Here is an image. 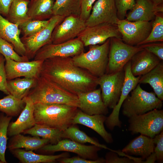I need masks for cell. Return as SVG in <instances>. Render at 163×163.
Instances as JSON below:
<instances>
[{
	"instance_id": "1",
	"label": "cell",
	"mask_w": 163,
	"mask_h": 163,
	"mask_svg": "<svg viewBox=\"0 0 163 163\" xmlns=\"http://www.w3.org/2000/svg\"><path fill=\"white\" fill-rule=\"evenodd\" d=\"M40 76L77 95L94 90L98 85L99 78L75 66L71 57H54L44 60Z\"/></svg>"
},
{
	"instance_id": "2",
	"label": "cell",
	"mask_w": 163,
	"mask_h": 163,
	"mask_svg": "<svg viewBox=\"0 0 163 163\" xmlns=\"http://www.w3.org/2000/svg\"><path fill=\"white\" fill-rule=\"evenodd\" d=\"M27 96L34 104H65L78 108L80 105L77 95L41 76L37 79L35 86Z\"/></svg>"
},
{
	"instance_id": "3",
	"label": "cell",
	"mask_w": 163,
	"mask_h": 163,
	"mask_svg": "<svg viewBox=\"0 0 163 163\" xmlns=\"http://www.w3.org/2000/svg\"><path fill=\"white\" fill-rule=\"evenodd\" d=\"M78 108L65 104H34V115L36 124L64 131L72 125Z\"/></svg>"
},
{
	"instance_id": "4",
	"label": "cell",
	"mask_w": 163,
	"mask_h": 163,
	"mask_svg": "<svg viewBox=\"0 0 163 163\" xmlns=\"http://www.w3.org/2000/svg\"><path fill=\"white\" fill-rule=\"evenodd\" d=\"M110 38L102 44L89 46L88 52L83 51L72 57L74 64L98 78L105 74L108 60Z\"/></svg>"
},
{
	"instance_id": "5",
	"label": "cell",
	"mask_w": 163,
	"mask_h": 163,
	"mask_svg": "<svg viewBox=\"0 0 163 163\" xmlns=\"http://www.w3.org/2000/svg\"><path fill=\"white\" fill-rule=\"evenodd\" d=\"M162 101L154 92L143 90L138 84L123 101L121 107L123 115L128 118L141 115L155 109H161Z\"/></svg>"
},
{
	"instance_id": "6",
	"label": "cell",
	"mask_w": 163,
	"mask_h": 163,
	"mask_svg": "<svg viewBox=\"0 0 163 163\" xmlns=\"http://www.w3.org/2000/svg\"><path fill=\"white\" fill-rule=\"evenodd\" d=\"M128 130L132 134L139 133L154 138L163 130V110L155 109L129 118Z\"/></svg>"
},
{
	"instance_id": "7",
	"label": "cell",
	"mask_w": 163,
	"mask_h": 163,
	"mask_svg": "<svg viewBox=\"0 0 163 163\" xmlns=\"http://www.w3.org/2000/svg\"><path fill=\"white\" fill-rule=\"evenodd\" d=\"M142 49L140 46L128 44L121 39L110 38L106 73H114L123 69L133 56Z\"/></svg>"
},
{
	"instance_id": "8",
	"label": "cell",
	"mask_w": 163,
	"mask_h": 163,
	"mask_svg": "<svg viewBox=\"0 0 163 163\" xmlns=\"http://www.w3.org/2000/svg\"><path fill=\"white\" fill-rule=\"evenodd\" d=\"M125 77L124 69L118 72L105 73L99 77L103 101L107 107L113 109L121 95Z\"/></svg>"
},
{
	"instance_id": "9",
	"label": "cell",
	"mask_w": 163,
	"mask_h": 163,
	"mask_svg": "<svg viewBox=\"0 0 163 163\" xmlns=\"http://www.w3.org/2000/svg\"><path fill=\"white\" fill-rule=\"evenodd\" d=\"M84 47L78 37L58 44H47L37 52L34 60H44L54 57H72L84 51Z\"/></svg>"
},
{
	"instance_id": "10",
	"label": "cell",
	"mask_w": 163,
	"mask_h": 163,
	"mask_svg": "<svg viewBox=\"0 0 163 163\" xmlns=\"http://www.w3.org/2000/svg\"><path fill=\"white\" fill-rule=\"evenodd\" d=\"M64 18L59 15H53L49 19L46 26L41 31L32 36L21 38L25 49L26 56L29 60L34 58L37 52L42 47L52 43L53 32Z\"/></svg>"
},
{
	"instance_id": "11",
	"label": "cell",
	"mask_w": 163,
	"mask_h": 163,
	"mask_svg": "<svg viewBox=\"0 0 163 163\" xmlns=\"http://www.w3.org/2000/svg\"><path fill=\"white\" fill-rule=\"evenodd\" d=\"M152 21H131L125 19L119 20L117 25L125 43L139 46L148 37L152 28Z\"/></svg>"
},
{
	"instance_id": "12",
	"label": "cell",
	"mask_w": 163,
	"mask_h": 163,
	"mask_svg": "<svg viewBox=\"0 0 163 163\" xmlns=\"http://www.w3.org/2000/svg\"><path fill=\"white\" fill-rule=\"evenodd\" d=\"M77 37L81 41L85 46L101 44L112 37L121 39V36L117 25L107 23L87 26Z\"/></svg>"
},
{
	"instance_id": "13",
	"label": "cell",
	"mask_w": 163,
	"mask_h": 163,
	"mask_svg": "<svg viewBox=\"0 0 163 163\" xmlns=\"http://www.w3.org/2000/svg\"><path fill=\"white\" fill-rule=\"evenodd\" d=\"M86 27L85 21L80 16L67 17L54 29L52 35V43H62L76 38Z\"/></svg>"
},
{
	"instance_id": "14",
	"label": "cell",
	"mask_w": 163,
	"mask_h": 163,
	"mask_svg": "<svg viewBox=\"0 0 163 163\" xmlns=\"http://www.w3.org/2000/svg\"><path fill=\"white\" fill-rule=\"evenodd\" d=\"M101 148L97 146L86 145L70 139H61L55 144H46L39 149L46 152L64 151L78 155L83 158L92 160L98 158L97 152Z\"/></svg>"
},
{
	"instance_id": "15",
	"label": "cell",
	"mask_w": 163,
	"mask_h": 163,
	"mask_svg": "<svg viewBox=\"0 0 163 163\" xmlns=\"http://www.w3.org/2000/svg\"><path fill=\"white\" fill-rule=\"evenodd\" d=\"M125 77L121 94L118 102L113 109L111 113L107 117L105 123L107 127L110 130H113L116 126L121 127V123L119 119V113L122 104L131 91L139 84L140 76H135L131 72L130 61L128 62L123 68Z\"/></svg>"
},
{
	"instance_id": "16",
	"label": "cell",
	"mask_w": 163,
	"mask_h": 163,
	"mask_svg": "<svg viewBox=\"0 0 163 163\" xmlns=\"http://www.w3.org/2000/svg\"><path fill=\"white\" fill-rule=\"evenodd\" d=\"M119 20L115 0H97L93 5L85 24L87 26L103 23L117 25Z\"/></svg>"
},
{
	"instance_id": "17",
	"label": "cell",
	"mask_w": 163,
	"mask_h": 163,
	"mask_svg": "<svg viewBox=\"0 0 163 163\" xmlns=\"http://www.w3.org/2000/svg\"><path fill=\"white\" fill-rule=\"evenodd\" d=\"M5 59V68L7 80L21 77L37 79L40 76L44 60L18 62L9 58Z\"/></svg>"
},
{
	"instance_id": "18",
	"label": "cell",
	"mask_w": 163,
	"mask_h": 163,
	"mask_svg": "<svg viewBox=\"0 0 163 163\" xmlns=\"http://www.w3.org/2000/svg\"><path fill=\"white\" fill-rule=\"evenodd\" d=\"M79 102V109L89 115L103 114L108 113V108L104 104L101 97L100 88L82 93L77 95Z\"/></svg>"
},
{
	"instance_id": "19",
	"label": "cell",
	"mask_w": 163,
	"mask_h": 163,
	"mask_svg": "<svg viewBox=\"0 0 163 163\" xmlns=\"http://www.w3.org/2000/svg\"><path fill=\"white\" fill-rule=\"evenodd\" d=\"M22 100L25 103V107L17 120L10 122L7 130V135L9 136L23 133L36 124L34 115V103L27 96Z\"/></svg>"
},
{
	"instance_id": "20",
	"label": "cell",
	"mask_w": 163,
	"mask_h": 163,
	"mask_svg": "<svg viewBox=\"0 0 163 163\" xmlns=\"http://www.w3.org/2000/svg\"><path fill=\"white\" fill-rule=\"evenodd\" d=\"M107 117L103 114L89 115L78 110L72 121V124H80L92 129L100 135L107 143L113 142L111 134L106 130L104 123Z\"/></svg>"
},
{
	"instance_id": "21",
	"label": "cell",
	"mask_w": 163,
	"mask_h": 163,
	"mask_svg": "<svg viewBox=\"0 0 163 163\" xmlns=\"http://www.w3.org/2000/svg\"><path fill=\"white\" fill-rule=\"evenodd\" d=\"M161 61L154 54L142 49L130 60L131 72L135 76H141L152 70Z\"/></svg>"
},
{
	"instance_id": "22",
	"label": "cell",
	"mask_w": 163,
	"mask_h": 163,
	"mask_svg": "<svg viewBox=\"0 0 163 163\" xmlns=\"http://www.w3.org/2000/svg\"><path fill=\"white\" fill-rule=\"evenodd\" d=\"M21 33L19 25L10 22L0 14V37L11 44L19 55L26 56L25 49L20 37Z\"/></svg>"
},
{
	"instance_id": "23",
	"label": "cell",
	"mask_w": 163,
	"mask_h": 163,
	"mask_svg": "<svg viewBox=\"0 0 163 163\" xmlns=\"http://www.w3.org/2000/svg\"><path fill=\"white\" fill-rule=\"evenodd\" d=\"M153 138L141 135L131 141L122 150V152L146 158L154 152Z\"/></svg>"
},
{
	"instance_id": "24",
	"label": "cell",
	"mask_w": 163,
	"mask_h": 163,
	"mask_svg": "<svg viewBox=\"0 0 163 163\" xmlns=\"http://www.w3.org/2000/svg\"><path fill=\"white\" fill-rule=\"evenodd\" d=\"M13 155L22 163H54L59 159L68 157L69 154L64 152L56 155L38 154L31 150H25L17 149L10 151Z\"/></svg>"
},
{
	"instance_id": "25",
	"label": "cell",
	"mask_w": 163,
	"mask_h": 163,
	"mask_svg": "<svg viewBox=\"0 0 163 163\" xmlns=\"http://www.w3.org/2000/svg\"><path fill=\"white\" fill-rule=\"evenodd\" d=\"M156 14L151 0H136L134 6L127 14L125 19L131 21H151L154 20Z\"/></svg>"
},
{
	"instance_id": "26",
	"label": "cell",
	"mask_w": 163,
	"mask_h": 163,
	"mask_svg": "<svg viewBox=\"0 0 163 163\" xmlns=\"http://www.w3.org/2000/svg\"><path fill=\"white\" fill-rule=\"evenodd\" d=\"M7 147L9 150L17 149L24 148L26 150L39 149L50 142L46 139L39 137L25 136L19 134L12 136Z\"/></svg>"
},
{
	"instance_id": "27",
	"label": "cell",
	"mask_w": 163,
	"mask_h": 163,
	"mask_svg": "<svg viewBox=\"0 0 163 163\" xmlns=\"http://www.w3.org/2000/svg\"><path fill=\"white\" fill-rule=\"evenodd\" d=\"M139 84H149L157 97L163 100V62L161 61L154 69L140 76Z\"/></svg>"
},
{
	"instance_id": "28",
	"label": "cell",
	"mask_w": 163,
	"mask_h": 163,
	"mask_svg": "<svg viewBox=\"0 0 163 163\" xmlns=\"http://www.w3.org/2000/svg\"><path fill=\"white\" fill-rule=\"evenodd\" d=\"M53 0H30L28 14L32 20H45L53 16Z\"/></svg>"
},
{
	"instance_id": "29",
	"label": "cell",
	"mask_w": 163,
	"mask_h": 163,
	"mask_svg": "<svg viewBox=\"0 0 163 163\" xmlns=\"http://www.w3.org/2000/svg\"><path fill=\"white\" fill-rule=\"evenodd\" d=\"M37 79L24 77L7 80V87L10 94L22 100L36 85Z\"/></svg>"
},
{
	"instance_id": "30",
	"label": "cell",
	"mask_w": 163,
	"mask_h": 163,
	"mask_svg": "<svg viewBox=\"0 0 163 163\" xmlns=\"http://www.w3.org/2000/svg\"><path fill=\"white\" fill-rule=\"evenodd\" d=\"M29 0H14L6 18L19 26L32 19L28 14Z\"/></svg>"
},
{
	"instance_id": "31",
	"label": "cell",
	"mask_w": 163,
	"mask_h": 163,
	"mask_svg": "<svg viewBox=\"0 0 163 163\" xmlns=\"http://www.w3.org/2000/svg\"><path fill=\"white\" fill-rule=\"evenodd\" d=\"M23 133L48 139L51 144H55L63 138V131L43 125L36 124Z\"/></svg>"
},
{
	"instance_id": "32",
	"label": "cell",
	"mask_w": 163,
	"mask_h": 163,
	"mask_svg": "<svg viewBox=\"0 0 163 163\" xmlns=\"http://www.w3.org/2000/svg\"><path fill=\"white\" fill-rule=\"evenodd\" d=\"M80 0H56L53 8V15L66 18L71 15L80 16Z\"/></svg>"
},
{
	"instance_id": "33",
	"label": "cell",
	"mask_w": 163,
	"mask_h": 163,
	"mask_svg": "<svg viewBox=\"0 0 163 163\" xmlns=\"http://www.w3.org/2000/svg\"><path fill=\"white\" fill-rule=\"evenodd\" d=\"M25 106V103L22 99H18L10 94L0 99V111L8 116H18Z\"/></svg>"
},
{
	"instance_id": "34",
	"label": "cell",
	"mask_w": 163,
	"mask_h": 163,
	"mask_svg": "<svg viewBox=\"0 0 163 163\" xmlns=\"http://www.w3.org/2000/svg\"><path fill=\"white\" fill-rule=\"evenodd\" d=\"M63 138L70 139L81 144L89 143L101 148L113 151L106 145L101 144L94 139L89 136L85 133L78 128L72 125L63 131Z\"/></svg>"
},
{
	"instance_id": "35",
	"label": "cell",
	"mask_w": 163,
	"mask_h": 163,
	"mask_svg": "<svg viewBox=\"0 0 163 163\" xmlns=\"http://www.w3.org/2000/svg\"><path fill=\"white\" fill-rule=\"evenodd\" d=\"M152 28L151 32L146 39L139 46L146 43L163 42V18L158 13L156 14L154 20L152 21Z\"/></svg>"
},
{
	"instance_id": "36",
	"label": "cell",
	"mask_w": 163,
	"mask_h": 163,
	"mask_svg": "<svg viewBox=\"0 0 163 163\" xmlns=\"http://www.w3.org/2000/svg\"><path fill=\"white\" fill-rule=\"evenodd\" d=\"M12 117L0 114V163H6L5 152L7 148V130Z\"/></svg>"
},
{
	"instance_id": "37",
	"label": "cell",
	"mask_w": 163,
	"mask_h": 163,
	"mask_svg": "<svg viewBox=\"0 0 163 163\" xmlns=\"http://www.w3.org/2000/svg\"><path fill=\"white\" fill-rule=\"evenodd\" d=\"M47 20H31L19 26L23 37H28L39 32L44 28L48 24Z\"/></svg>"
},
{
	"instance_id": "38",
	"label": "cell",
	"mask_w": 163,
	"mask_h": 163,
	"mask_svg": "<svg viewBox=\"0 0 163 163\" xmlns=\"http://www.w3.org/2000/svg\"><path fill=\"white\" fill-rule=\"evenodd\" d=\"M0 54L5 58L10 59L16 61H29L27 56H21L17 53L11 44L0 37Z\"/></svg>"
},
{
	"instance_id": "39",
	"label": "cell",
	"mask_w": 163,
	"mask_h": 163,
	"mask_svg": "<svg viewBox=\"0 0 163 163\" xmlns=\"http://www.w3.org/2000/svg\"><path fill=\"white\" fill-rule=\"evenodd\" d=\"M136 0H115L117 17L119 20L125 19L127 12L134 6Z\"/></svg>"
},
{
	"instance_id": "40",
	"label": "cell",
	"mask_w": 163,
	"mask_h": 163,
	"mask_svg": "<svg viewBox=\"0 0 163 163\" xmlns=\"http://www.w3.org/2000/svg\"><path fill=\"white\" fill-rule=\"evenodd\" d=\"M143 49L152 53L161 60H163V43L153 42L139 45Z\"/></svg>"
},
{
	"instance_id": "41",
	"label": "cell",
	"mask_w": 163,
	"mask_h": 163,
	"mask_svg": "<svg viewBox=\"0 0 163 163\" xmlns=\"http://www.w3.org/2000/svg\"><path fill=\"white\" fill-rule=\"evenodd\" d=\"M153 138L154 142L156 144L154 153L156 160L162 161L163 160V131L155 136Z\"/></svg>"
},
{
	"instance_id": "42",
	"label": "cell",
	"mask_w": 163,
	"mask_h": 163,
	"mask_svg": "<svg viewBox=\"0 0 163 163\" xmlns=\"http://www.w3.org/2000/svg\"><path fill=\"white\" fill-rule=\"evenodd\" d=\"M5 62L4 57L0 54V91L8 95L10 93L7 87V80L5 68Z\"/></svg>"
},
{
	"instance_id": "43",
	"label": "cell",
	"mask_w": 163,
	"mask_h": 163,
	"mask_svg": "<svg viewBox=\"0 0 163 163\" xmlns=\"http://www.w3.org/2000/svg\"><path fill=\"white\" fill-rule=\"evenodd\" d=\"M108 153L106 156L105 162L107 163H131L135 162L133 157L126 155L127 158H120L115 153L116 151H111Z\"/></svg>"
},
{
	"instance_id": "44",
	"label": "cell",
	"mask_w": 163,
	"mask_h": 163,
	"mask_svg": "<svg viewBox=\"0 0 163 163\" xmlns=\"http://www.w3.org/2000/svg\"><path fill=\"white\" fill-rule=\"evenodd\" d=\"M57 161L61 163H102L105 162V160L102 158L92 160L85 159L80 156L61 158L58 159Z\"/></svg>"
},
{
	"instance_id": "45",
	"label": "cell",
	"mask_w": 163,
	"mask_h": 163,
	"mask_svg": "<svg viewBox=\"0 0 163 163\" xmlns=\"http://www.w3.org/2000/svg\"><path fill=\"white\" fill-rule=\"evenodd\" d=\"M97 0H80L81 13L80 17L85 21L89 17L94 3Z\"/></svg>"
},
{
	"instance_id": "46",
	"label": "cell",
	"mask_w": 163,
	"mask_h": 163,
	"mask_svg": "<svg viewBox=\"0 0 163 163\" xmlns=\"http://www.w3.org/2000/svg\"><path fill=\"white\" fill-rule=\"evenodd\" d=\"M14 0H0V14L3 17L7 16L10 6Z\"/></svg>"
},
{
	"instance_id": "47",
	"label": "cell",
	"mask_w": 163,
	"mask_h": 163,
	"mask_svg": "<svg viewBox=\"0 0 163 163\" xmlns=\"http://www.w3.org/2000/svg\"><path fill=\"white\" fill-rule=\"evenodd\" d=\"M153 4V8L155 7L163 6V0H151Z\"/></svg>"
}]
</instances>
